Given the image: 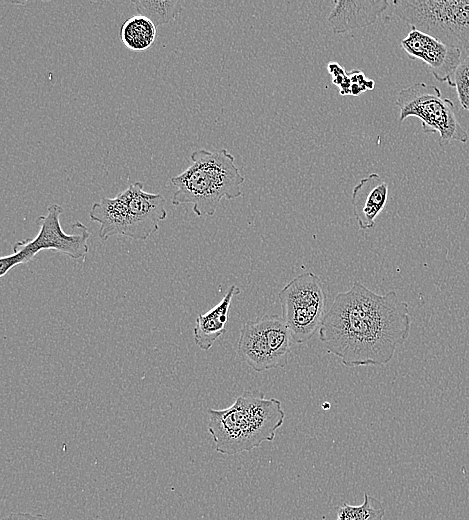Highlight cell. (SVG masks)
Wrapping results in <instances>:
<instances>
[{
    "instance_id": "7a4b0ae2",
    "label": "cell",
    "mask_w": 469,
    "mask_h": 520,
    "mask_svg": "<svg viewBox=\"0 0 469 520\" xmlns=\"http://www.w3.org/2000/svg\"><path fill=\"white\" fill-rule=\"evenodd\" d=\"M207 413L215 450L224 455L248 452L273 441L285 419L280 400L252 392H244L227 408H211Z\"/></svg>"
},
{
    "instance_id": "9c48e42d",
    "label": "cell",
    "mask_w": 469,
    "mask_h": 520,
    "mask_svg": "<svg viewBox=\"0 0 469 520\" xmlns=\"http://www.w3.org/2000/svg\"><path fill=\"white\" fill-rule=\"evenodd\" d=\"M293 340L283 318L266 314L247 321L240 330L237 352L254 371L285 367Z\"/></svg>"
},
{
    "instance_id": "5bb4252c",
    "label": "cell",
    "mask_w": 469,
    "mask_h": 520,
    "mask_svg": "<svg viewBox=\"0 0 469 520\" xmlns=\"http://www.w3.org/2000/svg\"><path fill=\"white\" fill-rule=\"evenodd\" d=\"M156 26L138 14L126 19L120 27V39L131 51H144L155 41Z\"/></svg>"
},
{
    "instance_id": "8992f818",
    "label": "cell",
    "mask_w": 469,
    "mask_h": 520,
    "mask_svg": "<svg viewBox=\"0 0 469 520\" xmlns=\"http://www.w3.org/2000/svg\"><path fill=\"white\" fill-rule=\"evenodd\" d=\"M396 105L400 110L399 122L417 117L424 133H438V143L445 146L451 141L466 143L468 133L461 125L455 104L431 84L417 82L401 89Z\"/></svg>"
},
{
    "instance_id": "9a60e30c",
    "label": "cell",
    "mask_w": 469,
    "mask_h": 520,
    "mask_svg": "<svg viewBox=\"0 0 469 520\" xmlns=\"http://www.w3.org/2000/svg\"><path fill=\"white\" fill-rule=\"evenodd\" d=\"M132 4L138 14L151 20L156 27L175 20L182 11V4L178 0H137L132 1Z\"/></svg>"
},
{
    "instance_id": "e0dca14e",
    "label": "cell",
    "mask_w": 469,
    "mask_h": 520,
    "mask_svg": "<svg viewBox=\"0 0 469 520\" xmlns=\"http://www.w3.org/2000/svg\"><path fill=\"white\" fill-rule=\"evenodd\" d=\"M448 85L456 89L461 107L469 112V52L461 59Z\"/></svg>"
},
{
    "instance_id": "4fadbf2b",
    "label": "cell",
    "mask_w": 469,
    "mask_h": 520,
    "mask_svg": "<svg viewBox=\"0 0 469 520\" xmlns=\"http://www.w3.org/2000/svg\"><path fill=\"white\" fill-rule=\"evenodd\" d=\"M240 294V288L231 285L221 301L205 314H199L193 328L195 344L204 351L209 350L214 342L226 331L229 308L234 296Z\"/></svg>"
},
{
    "instance_id": "6da1fadb",
    "label": "cell",
    "mask_w": 469,
    "mask_h": 520,
    "mask_svg": "<svg viewBox=\"0 0 469 520\" xmlns=\"http://www.w3.org/2000/svg\"><path fill=\"white\" fill-rule=\"evenodd\" d=\"M410 326L409 306L395 291L377 294L355 280L335 296L319 339L346 367L385 365L408 339Z\"/></svg>"
},
{
    "instance_id": "5b68a950",
    "label": "cell",
    "mask_w": 469,
    "mask_h": 520,
    "mask_svg": "<svg viewBox=\"0 0 469 520\" xmlns=\"http://www.w3.org/2000/svg\"><path fill=\"white\" fill-rule=\"evenodd\" d=\"M393 7L412 29L469 52V0H394Z\"/></svg>"
},
{
    "instance_id": "2e32d148",
    "label": "cell",
    "mask_w": 469,
    "mask_h": 520,
    "mask_svg": "<svg viewBox=\"0 0 469 520\" xmlns=\"http://www.w3.org/2000/svg\"><path fill=\"white\" fill-rule=\"evenodd\" d=\"M385 511L380 500L365 493L362 504L344 503L337 507L336 520H383Z\"/></svg>"
},
{
    "instance_id": "ac0fdd59",
    "label": "cell",
    "mask_w": 469,
    "mask_h": 520,
    "mask_svg": "<svg viewBox=\"0 0 469 520\" xmlns=\"http://www.w3.org/2000/svg\"><path fill=\"white\" fill-rule=\"evenodd\" d=\"M349 78V95L358 96L364 91L373 90L375 82L368 79L361 70L347 72Z\"/></svg>"
},
{
    "instance_id": "52a82bcc",
    "label": "cell",
    "mask_w": 469,
    "mask_h": 520,
    "mask_svg": "<svg viewBox=\"0 0 469 520\" xmlns=\"http://www.w3.org/2000/svg\"><path fill=\"white\" fill-rule=\"evenodd\" d=\"M62 213L63 208L59 204H52L47 208L46 215L36 219V224L39 226L38 234L34 238L17 241L13 245V253L1 257L0 277L20 264L29 263L42 250H54L74 260L87 255L90 237L88 227L80 221H75L71 225L74 233H65L60 224Z\"/></svg>"
},
{
    "instance_id": "d6986e66",
    "label": "cell",
    "mask_w": 469,
    "mask_h": 520,
    "mask_svg": "<svg viewBox=\"0 0 469 520\" xmlns=\"http://www.w3.org/2000/svg\"><path fill=\"white\" fill-rule=\"evenodd\" d=\"M1 520H48L46 517L40 514H32L29 512H18L10 513L3 517Z\"/></svg>"
},
{
    "instance_id": "30bf717a",
    "label": "cell",
    "mask_w": 469,
    "mask_h": 520,
    "mask_svg": "<svg viewBox=\"0 0 469 520\" xmlns=\"http://www.w3.org/2000/svg\"><path fill=\"white\" fill-rule=\"evenodd\" d=\"M400 44L410 59L423 61L436 80L448 84L462 59L459 48L412 28Z\"/></svg>"
},
{
    "instance_id": "3957f363",
    "label": "cell",
    "mask_w": 469,
    "mask_h": 520,
    "mask_svg": "<svg viewBox=\"0 0 469 520\" xmlns=\"http://www.w3.org/2000/svg\"><path fill=\"white\" fill-rule=\"evenodd\" d=\"M190 159L191 164L170 179L176 187L171 198L174 206L192 204L196 216H212L223 198L232 200L243 195L245 178L227 149H198Z\"/></svg>"
},
{
    "instance_id": "7c38bea8",
    "label": "cell",
    "mask_w": 469,
    "mask_h": 520,
    "mask_svg": "<svg viewBox=\"0 0 469 520\" xmlns=\"http://www.w3.org/2000/svg\"><path fill=\"white\" fill-rule=\"evenodd\" d=\"M388 6L387 0H339L327 21L334 33H345L375 23Z\"/></svg>"
},
{
    "instance_id": "277c9868",
    "label": "cell",
    "mask_w": 469,
    "mask_h": 520,
    "mask_svg": "<svg viewBox=\"0 0 469 520\" xmlns=\"http://www.w3.org/2000/svg\"><path fill=\"white\" fill-rule=\"evenodd\" d=\"M143 186V182L132 183L115 197H103L92 205L89 217L100 225L102 241L113 236L145 241L159 229L167 217L166 200Z\"/></svg>"
},
{
    "instance_id": "ba28073f",
    "label": "cell",
    "mask_w": 469,
    "mask_h": 520,
    "mask_svg": "<svg viewBox=\"0 0 469 520\" xmlns=\"http://www.w3.org/2000/svg\"><path fill=\"white\" fill-rule=\"evenodd\" d=\"M282 318L296 344L309 341L325 316L326 293L322 280L312 272L302 273L278 293Z\"/></svg>"
},
{
    "instance_id": "8fae6325",
    "label": "cell",
    "mask_w": 469,
    "mask_h": 520,
    "mask_svg": "<svg viewBox=\"0 0 469 520\" xmlns=\"http://www.w3.org/2000/svg\"><path fill=\"white\" fill-rule=\"evenodd\" d=\"M388 199V184L377 173L362 178L353 188L351 204L360 229L375 226L377 216L384 209Z\"/></svg>"
}]
</instances>
